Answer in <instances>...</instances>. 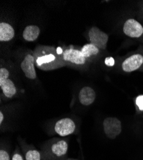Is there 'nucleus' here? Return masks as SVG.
I'll use <instances>...</instances> for the list:
<instances>
[{
    "label": "nucleus",
    "instance_id": "obj_1",
    "mask_svg": "<svg viewBox=\"0 0 143 160\" xmlns=\"http://www.w3.org/2000/svg\"><path fill=\"white\" fill-rule=\"evenodd\" d=\"M103 126L105 135L111 140L118 137L122 132V123L118 118H106L103 121Z\"/></svg>",
    "mask_w": 143,
    "mask_h": 160
},
{
    "label": "nucleus",
    "instance_id": "obj_2",
    "mask_svg": "<svg viewBox=\"0 0 143 160\" xmlns=\"http://www.w3.org/2000/svg\"><path fill=\"white\" fill-rule=\"evenodd\" d=\"M143 65V53L135 52L126 57L121 63V69L125 72L130 73L140 69Z\"/></svg>",
    "mask_w": 143,
    "mask_h": 160
},
{
    "label": "nucleus",
    "instance_id": "obj_3",
    "mask_svg": "<svg viewBox=\"0 0 143 160\" xmlns=\"http://www.w3.org/2000/svg\"><path fill=\"white\" fill-rule=\"evenodd\" d=\"M89 38L90 44L97 47L100 50H105L109 41L108 35L100 30L98 27H93L89 32Z\"/></svg>",
    "mask_w": 143,
    "mask_h": 160
},
{
    "label": "nucleus",
    "instance_id": "obj_4",
    "mask_svg": "<svg viewBox=\"0 0 143 160\" xmlns=\"http://www.w3.org/2000/svg\"><path fill=\"white\" fill-rule=\"evenodd\" d=\"M123 31L127 37L143 39V26L135 19H127L123 24Z\"/></svg>",
    "mask_w": 143,
    "mask_h": 160
},
{
    "label": "nucleus",
    "instance_id": "obj_5",
    "mask_svg": "<svg viewBox=\"0 0 143 160\" xmlns=\"http://www.w3.org/2000/svg\"><path fill=\"white\" fill-rule=\"evenodd\" d=\"M60 57L55 52L45 51L44 53L37 57L36 59V63L38 68L43 70L53 69L54 65L57 63L58 58Z\"/></svg>",
    "mask_w": 143,
    "mask_h": 160
},
{
    "label": "nucleus",
    "instance_id": "obj_6",
    "mask_svg": "<svg viewBox=\"0 0 143 160\" xmlns=\"http://www.w3.org/2000/svg\"><path fill=\"white\" fill-rule=\"evenodd\" d=\"M75 129V123L69 118H64L59 120L55 126V132L61 137H66L73 134Z\"/></svg>",
    "mask_w": 143,
    "mask_h": 160
},
{
    "label": "nucleus",
    "instance_id": "obj_7",
    "mask_svg": "<svg viewBox=\"0 0 143 160\" xmlns=\"http://www.w3.org/2000/svg\"><path fill=\"white\" fill-rule=\"evenodd\" d=\"M62 59L76 65H84L87 62V59L83 56L81 51L73 48L65 49L62 54Z\"/></svg>",
    "mask_w": 143,
    "mask_h": 160
},
{
    "label": "nucleus",
    "instance_id": "obj_8",
    "mask_svg": "<svg viewBox=\"0 0 143 160\" xmlns=\"http://www.w3.org/2000/svg\"><path fill=\"white\" fill-rule=\"evenodd\" d=\"M21 68L26 77L34 79L37 78L35 69V58L31 54L26 56L21 63Z\"/></svg>",
    "mask_w": 143,
    "mask_h": 160
},
{
    "label": "nucleus",
    "instance_id": "obj_9",
    "mask_svg": "<svg viewBox=\"0 0 143 160\" xmlns=\"http://www.w3.org/2000/svg\"><path fill=\"white\" fill-rule=\"evenodd\" d=\"M96 98L95 91L89 87L82 88L79 93V98L80 103L84 106H89L92 104Z\"/></svg>",
    "mask_w": 143,
    "mask_h": 160
},
{
    "label": "nucleus",
    "instance_id": "obj_10",
    "mask_svg": "<svg viewBox=\"0 0 143 160\" xmlns=\"http://www.w3.org/2000/svg\"><path fill=\"white\" fill-rule=\"evenodd\" d=\"M15 32L12 26L7 22H1L0 24V41H10L14 37Z\"/></svg>",
    "mask_w": 143,
    "mask_h": 160
},
{
    "label": "nucleus",
    "instance_id": "obj_11",
    "mask_svg": "<svg viewBox=\"0 0 143 160\" xmlns=\"http://www.w3.org/2000/svg\"><path fill=\"white\" fill-rule=\"evenodd\" d=\"M68 150V143L65 140H60L52 145L51 152L55 157L60 158L67 154Z\"/></svg>",
    "mask_w": 143,
    "mask_h": 160
},
{
    "label": "nucleus",
    "instance_id": "obj_12",
    "mask_svg": "<svg viewBox=\"0 0 143 160\" xmlns=\"http://www.w3.org/2000/svg\"><path fill=\"white\" fill-rule=\"evenodd\" d=\"M40 35V28L35 25H29L26 27L23 33V37L25 41L33 42Z\"/></svg>",
    "mask_w": 143,
    "mask_h": 160
},
{
    "label": "nucleus",
    "instance_id": "obj_13",
    "mask_svg": "<svg viewBox=\"0 0 143 160\" xmlns=\"http://www.w3.org/2000/svg\"><path fill=\"white\" fill-rule=\"evenodd\" d=\"M0 87H1L3 94L7 98H12L16 94V86L9 79L0 81Z\"/></svg>",
    "mask_w": 143,
    "mask_h": 160
},
{
    "label": "nucleus",
    "instance_id": "obj_14",
    "mask_svg": "<svg viewBox=\"0 0 143 160\" xmlns=\"http://www.w3.org/2000/svg\"><path fill=\"white\" fill-rule=\"evenodd\" d=\"M81 52L83 56L87 59L90 57H96L100 53V49L92 44H87L82 47Z\"/></svg>",
    "mask_w": 143,
    "mask_h": 160
},
{
    "label": "nucleus",
    "instance_id": "obj_15",
    "mask_svg": "<svg viewBox=\"0 0 143 160\" xmlns=\"http://www.w3.org/2000/svg\"><path fill=\"white\" fill-rule=\"evenodd\" d=\"M26 160H41V153L37 150H29L25 155Z\"/></svg>",
    "mask_w": 143,
    "mask_h": 160
},
{
    "label": "nucleus",
    "instance_id": "obj_16",
    "mask_svg": "<svg viewBox=\"0 0 143 160\" xmlns=\"http://www.w3.org/2000/svg\"><path fill=\"white\" fill-rule=\"evenodd\" d=\"M9 76V71L5 68L0 69V81L8 79Z\"/></svg>",
    "mask_w": 143,
    "mask_h": 160
},
{
    "label": "nucleus",
    "instance_id": "obj_17",
    "mask_svg": "<svg viewBox=\"0 0 143 160\" xmlns=\"http://www.w3.org/2000/svg\"><path fill=\"white\" fill-rule=\"evenodd\" d=\"M136 105L140 111H143V95L139 96L135 100Z\"/></svg>",
    "mask_w": 143,
    "mask_h": 160
},
{
    "label": "nucleus",
    "instance_id": "obj_18",
    "mask_svg": "<svg viewBox=\"0 0 143 160\" xmlns=\"http://www.w3.org/2000/svg\"><path fill=\"white\" fill-rule=\"evenodd\" d=\"M0 160H10L9 154L5 150L0 151Z\"/></svg>",
    "mask_w": 143,
    "mask_h": 160
},
{
    "label": "nucleus",
    "instance_id": "obj_19",
    "mask_svg": "<svg viewBox=\"0 0 143 160\" xmlns=\"http://www.w3.org/2000/svg\"><path fill=\"white\" fill-rule=\"evenodd\" d=\"M105 63L107 66L113 67L115 65V60L112 57H107L105 59Z\"/></svg>",
    "mask_w": 143,
    "mask_h": 160
},
{
    "label": "nucleus",
    "instance_id": "obj_20",
    "mask_svg": "<svg viewBox=\"0 0 143 160\" xmlns=\"http://www.w3.org/2000/svg\"><path fill=\"white\" fill-rule=\"evenodd\" d=\"M12 160H24L23 156L19 153H16L12 156Z\"/></svg>",
    "mask_w": 143,
    "mask_h": 160
},
{
    "label": "nucleus",
    "instance_id": "obj_21",
    "mask_svg": "<svg viewBox=\"0 0 143 160\" xmlns=\"http://www.w3.org/2000/svg\"><path fill=\"white\" fill-rule=\"evenodd\" d=\"M56 51H57V54L59 55H62V54H63V51H62V48H60V47H59V48H57V49H56Z\"/></svg>",
    "mask_w": 143,
    "mask_h": 160
},
{
    "label": "nucleus",
    "instance_id": "obj_22",
    "mask_svg": "<svg viewBox=\"0 0 143 160\" xmlns=\"http://www.w3.org/2000/svg\"><path fill=\"white\" fill-rule=\"evenodd\" d=\"M4 120V115L3 114L2 112H0V124H2V122Z\"/></svg>",
    "mask_w": 143,
    "mask_h": 160
},
{
    "label": "nucleus",
    "instance_id": "obj_23",
    "mask_svg": "<svg viewBox=\"0 0 143 160\" xmlns=\"http://www.w3.org/2000/svg\"><path fill=\"white\" fill-rule=\"evenodd\" d=\"M141 14H142V18H143V6H142V12H141Z\"/></svg>",
    "mask_w": 143,
    "mask_h": 160
}]
</instances>
